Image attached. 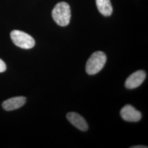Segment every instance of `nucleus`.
<instances>
[{
    "label": "nucleus",
    "instance_id": "1",
    "mask_svg": "<svg viewBox=\"0 0 148 148\" xmlns=\"http://www.w3.org/2000/svg\"><path fill=\"white\" fill-rule=\"evenodd\" d=\"M52 15L53 20L58 25L65 27L69 24L71 19L70 7L66 2H59L54 7Z\"/></svg>",
    "mask_w": 148,
    "mask_h": 148
},
{
    "label": "nucleus",
    "instance_id": "2",
    "mask_svg": "<svg viewBox=\"0 0 148 148\" xmlns=\"http://www.w3.org/2000/svg\"><path fill=\"white\" fill-rule=\"evenodd\" d=\"M106 62V54L101 51L93 53L88 59L86 65L87 73L93 75L97 74L103 68Z\"/></svg>",
    "mask_w": 148,
    "mask_h": 148
},
{
    "label": "nucleus",
    "instance_id": "3",
    "mask_svg": "<svg viewBox=\"0 0 148 148\" xmlns=\"http://www.w3.org/2000/svg\"><path fill=\"white\" fill-rule=\"evenodd\" d=\"M11 38L16 46L23 49H30L34 47L35 41L34 38L26 32L20 30H13L11 32Z\"/></svg>",
    "mask_w": 148,
    "mask_h": 148
},
{
    "label": "nucleus",
    "instance_id": "4",
    "mask_svg": "<svg viewBox=\"0 0 148 148\" xmlns=\"http://www.w3.org/2000/svg\"><path fill=\"white\" fill-rule=\"evenodd\" d=\"M146 78V73L143 70H138L131 74L126 80L125 87L128 89L137 88L143 84Z\"/></svg>",
    "mask_w": 148,
    "mask_h": 148
},
{
    "label": "nucleus",
    "instance_id": "5",
    "mask_svg": "<svg viewBox=\"0 0 148 148\" xmlns=\"http://www.w3.org/2000/svg\"><path fill=\"white\" fill-rule=\"evenodd\" d=\"M120 115L122 119L126 121L138 122L142 118L140 112L131 105L124 106L120 111Z\"/></svg>",
    "mask_w": 148,
    "mask_h": 148
},
{
    "label": "nucleus",
    "instance_id": "6",
    "mask_svg": "<svg viewBox=\"0 0 148 148\" xmlns=\"http://www.w3.org/2000/svg\"><path fill=\"white\" fill-rule=\"evenodd\" d=\"M66 118L73 126L79 130L86 131L88 130V126L87 122L79 114L75 112H70L67 114Z\"/></svg>",
    "mask_w": 148,
    "mask_h": 148
},
{
    "label": "nucleus",
    "instance_id": "7",
    "mask_svg": "<svg viewBox=\"0 0 148 148\" xmlns=\"http://www.w3.org/2000/svg\"><path fill=\"white\" fill-rule=\"evenodd\" d=\"M26 98L24 97H16L11 98L3 101L2 106L7 111H12L20 108L26 103Z\"/></svg>",
    "mask_w": 148,
    "mask_h": 148
},
{
    "label": "nucleus",
    "instance_id": "8",
    "mask_svg": "<svg viewBox=\"0 0 148 148\" xmlns=\"http://www.w3.org/2000/svg\"><path fill=\"white\" fill-rule=\"evenodd\" d=\"M98 11L106 16H110L112 13V7L110 0H95Z\"/></svg>",
    "mask_w": 148,
    "mask_h": 148
},
{
    "label": "nucleus",
    "instance_id": "9",
    "mask_svg": "<svg viewBox=\"0 0 148 148\" xmlns=\"http://www.w3.org/2000/svg\"><path fill=\"white\" fill-rule=\"evenodd\" d=\"M6 70L5 64L2 59H0V73H3Z\"/></svg>",
    "mask_w": 148,
    "mask_h": 148
},
{
    "label": "nucleus",
    "instance_id": "10",
    "mask_svg": "<svg viewBox=\"0 0 148 148\" xmlns=\"http://www.w3.org/2000/svg\"><path fill=\"white\" fill-rule=\"evenodd\" d=\"M131 148H147L148 147L146 146H143V145H136V146H133L130 147Z\"/></svg>",
    "mask_w": 148,
    "mask_h": 148
}]
</instances>
